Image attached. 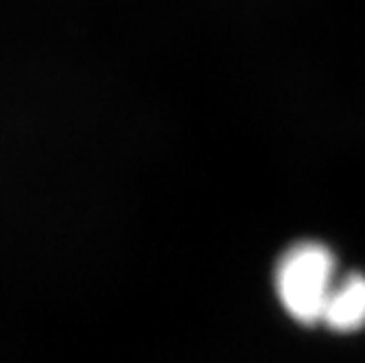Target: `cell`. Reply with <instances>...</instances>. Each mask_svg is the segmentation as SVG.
I'll list each match as a JSON object with an SVG mask.
<instances>
[{"mask_svg": "<svg viewBox=\"0 0 365 363\" xmlns=\"http://www.w3.org/2000/svg\"><path fill=\"white\" fill-rule=\"evenodd\" d=\"M324 326L335 333H356L365 328V274L339 276L324 311Z\"/></svg>", "mask_w": 365, "mask_h": 363, "instance_id": "7a4b0ae2", "label": "cell"}, {"mask_svg": "<svg viewBox=\"0 0 365 363\" xmlns=\"http://www.w3.org/2000/svg\"><path fill=\"white\" fill-rule=\"evenodd\" d=\"M337 274V256L322 241L291 243L274 270L278 302L291 319L302 326H319L330 300Z\"/></svg>", "mask_w": 365, "mask_h": 363, "instance_id": "6da1fadb", "label": "cell"}]
</instances>
